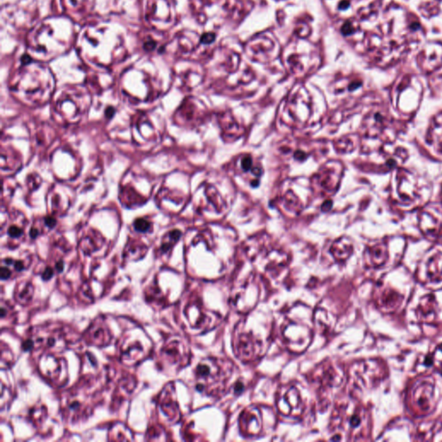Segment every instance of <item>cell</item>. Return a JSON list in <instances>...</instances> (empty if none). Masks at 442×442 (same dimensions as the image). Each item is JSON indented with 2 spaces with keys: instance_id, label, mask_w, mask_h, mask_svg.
<instances>
[{
  "instance_id": "cell-12",
  "label": "cell",
  "mask_w": 442,
  "mask_h": 442,
  "mask_svg": "<svg viewBox=\"0 0 442 442\" xmlns=\"http://www.w3.org/2000/svg\"><path fill=\"white\" fill-rule=\"evenodd\" d=\"M144 354V348L140 341H131L122 352L123 361H137Z\"/></svg>"
},
{
  "instance_id": "cell-19",
  "label": "cell",
  "mask_w": 442,
  "mask_h": 442,
  "mask_svg": "<svg viewBox=\"0 0 442 442\" xmlns=\"http://www.w3.org/2000/svg\"><path fill=\"white\" fill-rule=\"evenodd\" d=\"M180 236H181V233L179 231H174L171 233V241H177L179 240ZM172 247L171 243H164L162 244V250L167 251L169 248Z\"/></svg>"
},
{
  "instance_id": "cell-2",
  "label": "cell",
  "mask_w": 442,
  "mask_h": 442,
  "mask_svg": "<svg viewBox=\"0 0 442 442\" xmlns=\"http://www.w3.org/2000/svg\"><path fill=\"white\" fill-rule=\"evenodd\" d=\"M421 230L430 240H436L442 234V205L431 204L424 207L419 216Z\"/></svg>"
},
{
  "instance_id": "cell-11",
  "label": "cell",
  "mask_w": 442,
  "mask_h": 442,
  "mask_svg": "<svg viewBox=\"0 0 442 442\" xmlns=\"http://www.w3.org/2000/svg\"><path fill=\"white\" fill-rule=\"evenodd\" d=\"M430 142L442 152V113L434 117L430 131Z\"/></svg>"
},
{
  "instance_id": "cell-6",
  "label": "cell",
  "mask_w": 442,
  "mask_h": 442,
  "mask_svg": "<svg viewBox=\"0 0 442 442\" xmlns=\"http://www.w3.org/2000/svg\"><path fill=\"white\" fill-rule=\"evenodd\" d=\"M235 347L238 357L243 361H251V358L260 352V343L251 334H238Z\"/></svg>"
},
{
  "instance_id": "cell-17",
  "label": "cell",
  "mask_w": 442,
  "mask_h": 442,
  "mask_svg": "<svg viewBox=\"0 0 442 442\" xmlns=\"http://www.w3.org/2000/svg\"><path fill=\"white\" fill-rule=\"evenodd\" d=\"M23 228L20 226H17L16 224H12V226H9L8 229H7V235L12 240H19L21 237L23 236Z\"/></svg>"
},
{
  "instance_id": "cell-21",
  "label": "cell",
  "mask_w": 442,
  "mask_h": 442,
  "mask_svg": "<svg viewBox=\"0 0 442 442\" xmlns=\"http://www.w3.org/2000/svg\"><path fill=\"white\" fill-rule=\"evenodd\" d=\"M354 31V27H352V24L349 22L345 23L341 28V32L344 36H349V35H351Z\"/></svg>"
},
{
  "instance_id": "cell-13",
  "label": "cell",
  "mask_w": 442,
  "mask_h": 442,
  "mask_svg": "<svg viewBox=\"0 0 442 442\" xmlns=\"http://www.w3.org/2000/svg\"><path fill=\"white\" fill-rule=\"evenodd\" d=\"M331 251L338 260H345L351 255L352 247L348 241L343 238V240H338L336 243H334Z\"/></svg>"
},
{
  "instance_id": "cell-23",
  "label": "cell",
  "mask_w": 442,
  "mask_h": 442,
  "mask_svg": "<svg viewBox=\"0 0 442 442\" xmlns=\"http://www.w3.org/2000/svg\"><path fill=\"white\" fill-rule=\"evenodd\" d=\"M349 6H350V2L347 1V0H343V1L338 3V9L340 10H347Z\"/></svg>"
},
{
  "instance_id": "cell-22",
  "label": "cell",
  "mask_w": 442,
  "mask_h": 442,
  "mask_svg": "<svg viewBox=\"0 0 442 442\" xmlns=\"http://www.w3.org/2000/svg\"><path fill=\"white\" fill-rule=\"evenodd\" d=\"M252 161L250 157H245L242 160V168L244 169V171H247L249 169H251Z\"/></svg>"
},
{
  "instance_id": "cell-7",
  "label": "cell",
  "mask_w": 442,
  "mask_h": 442,
  "mask_svg": "<svg viewBox=\"0 0 442 442\" xmlns=\"http://www.w3.org/2000/svg\"><path fill=\"white\" fill-rule=\"evenodd\" d=\"M241 430L247 436H258L262 430V414L258 409L244 411L241 416Z\"/></svg>"
},
{
  "instance_id": "cell-15",
  "label": "cell",
  "mask_w": 442,
  "mask_h": 442,
  "mask_svg": "<svg viewBox=\"0 0 442 442\" xmlns=\"http://www.w3.org/2000/svg\"><path fill=\"white\" fill-rule=\"evenodd\" d=\"M164 396V398L162 399V410L171 419L174 420L179 416L177 404H176L175 400H173L172 394L171 395L167 394Z\"/></svg>"
},
{
  "instance_id": "cell-3",
  "label": "cell",
  "mask_w": 442,
  "mask_h": 442,
  "mask_svg": "<svg viewBox=\"0 0 442 442\" xmlns=\"http://www.w3.org/2000/svg\"><path fill=\"white\" fill-rule=\"evenodd\" d=\"M397 198L403 204L413 205L421 197L418 195V186L414 175L409 171L400 169L396 175Z\"/></svg>"
},
{
  "instance_id": "cell-10",
  "label": "cell",
  "mask_w": 442,
  "mask_h": 442,
  "mask_svg": "<svg viewBox=\"0 0 442 442\" xmlns=\"http://www.w3.org/2000/svg\"><path fill=\"white\" fill-rule=\"evenodd\" d=\"M103 323L93 324L88 331V340L90 343L103 347L109 343L110 335L108 328L104 326Z\"/></svg>"
},
{
  "instance_id": "cell-14",
  "label": "cell",
  "mask_w": 442,
  "mask_h": 442,
  "mask_svg": "<svg viewBox=\"0 0 442 442\" xmlns=\"http://www.w3.org/2000/svg\"><path fill=\"white\" fill-rule=\"evenodd\" d=\"M34 295L33 285L29 282H23L17 287L15 293V298L23 305H26L32 299Z\"/></svg>"
},
{
  "instance_id": "cell-9",
  "label": "cell",
  "mask_w": 442,
  "mask_h": 442,
  "mask_svg": "<svg viewBox=\"0 0 442 442\" xmlns=\"http://www.w3.org/2000/svg\"><path fill=\"white\" fill-rule=\"evenodd\" d=\"M336 372V369L332 365H321V367L317 369L314 379L323 387V390L334 388L338 385L336 380L338 376L337 374H335Z\"/></svg>"
},
{
  "instance_id": "cell-5",
  "label": "cell",
  "mask_w": 442,
  "mask_h": 442,
  "mask_svg": "<svg viewBox=\"0 0 442 442\" xmlns=\"http://www.w3.org/2000/svg\"><path fill=\"white\" fill-rule=\"evenodd\" d=\"M279 410L285 416H298L302 411V400L295 386L289 387L279 395Z\"/></svg>"
},
{
  "instance_id": "cell-8",
  "label": "cell",
  "mask_w": 442,
  "mask_h": 442,
  "mask_svg": "<svg viewBox=\"0 0 442 442\" xmlns=\"http://www.w3.org/2000/svg\"><path fill=\"white\" fill-rule=\"evenodd\" d=\"M162 352L164 358L169 359L173 365H182V363L184 364L189 358V352L184 345L179 340H173L162 349Z\"/></svg>"
},
{
  "instance_id": "cell-20",
  "label": "cell",
  "mask_w": 442,
  "mask_h": 442,
  "mask_svg": "<svg viewBox=\"0 0 442 442\" xmlns=\"http://www.w3.org/2000/svg\"><path fill=\"white\" fill-rule=\"evenodd\" d=\"M215 34L214 33H205L202 35V38H200V41L204 44H211L213 43L214 40H215Z\"/></svg>"
},
{
  "instance_id": "cell-16",
  "label": "cell",
  "mask_w": 442,
  "mask_h": 442,
  "mask_svg": "<svg viewBox=\"0 0 442 442\" xmlns=\"http://www.w3.org/2000/svg\"><path fill=\"white\" fill-rule=\"evenodd\" d=\"M386 248L383 245H376L369 250L372 260L374 264H381L385 257Z\"/></svg>"
},
{
  "instance_id": "cell-18",
  "label": "cell",
  "mask_w": 442,
  "mask_h": 442,
  "mask_svg": "<svg viewBox=\"0 0 442 442\" xmlns=\"http://www.w3.org/2000/svg\"><path fill=\"white\" fill-rule=\"evenodd\" d=\"M134 227L137 231L145 233V231L150 229L151 224L145 219H137L134 222Z\"/></svg>"
},
{
  "instance_id": "cell-4",
  "label": "cell",
  "mask_w": 442,
  "mask_h": 442,
  "mask_svg": "<svg viewBox=\"0 0 442 442\" xmlns=\"http://www.w3.org/2000/svg\"><path fill=\"white\" fill-rule=\"evenodd\" d=\"M40 369L48 380L54 382L55 385L67 382V365L61 358H57L53 355L44 356L41 358Z\"/></svg>"
},
{
  "instance_id": "cell-1",
  "label": "cell",
  "mask_w": 442,
  "mask_h": 442,
  "mask_svg": "<svg viewBox=\"0 0 442 442\" xmlns=\"http://www.w3.org/2000/svg\"><path fill=\"white\" fill-rule=\"evenodd\" d=\"M231 364L219 358H206L197 365L196 388L200 392L210 396H218L226 388L229 379Z\"/></svg>"
}]
</instances>
